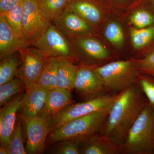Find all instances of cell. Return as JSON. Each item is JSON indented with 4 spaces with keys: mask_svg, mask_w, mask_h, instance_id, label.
Masks as SVG:
<instances>
[{
    "mask_svg": "<svg viewBox=\"0 0 154 154\" xmlns=\"http://www.w3.org/2000/svg\"><path fill=\"white\" fill-rule=\"evenodd\" d=\"M112 1L116 3H122L126 2L128 0H112Z\"/></svg>",
    "mask_w": 154,
    "mask_h": 154,
    "instance_id": "obj_34",
    "label": "cell"
},
{
    "mask_svg": "<svg viewBox=\"0 0 154 154\" xmlns=\"http://www.w3.org/2000/svg\"><path fill=\"white\" fill-rule=\"evenodd\" d=\"M104 35L107 40L116 47L122 48L124 45V31L121 25L117 22L108 23L104 30Z\"/></svg>",
    "mask_w": 154,
    "mask_h": 154,
    "instance_id": "obj_27",
    "label": "cell"
},
{
    "mask_svg": "<svg viewBox=\"0 0 154 154\" xmlns=\"http://www.w3.org/2000/svg\"><path fill=\"white\" fill-rule=\"evenodd\" d=\"M25 90L26 93L18 115L22 119L39 115L45 105L48 92L36 83L26 88Z\"/></svg>",
    "mask_w": 154,
    "mask_h": 154,
    "instance_id": "obj_14",
    "label": "cell"
},
{
    "mask_svg": "<svg viewBox=\"0 0 154 154\" xmlns=\"http://www.w3.org/2000/svg\"><path fill=\"white\" fill-rule=\"evenodd\" d=\"M129 20L135 28H146L154 24V15L145 9H138L133 13Z\"/></svg>",
    "mask_w": 154,
    "mask_h": 154,
    "instance_id": "obj_28",
    "label": "cell"
},
{
    "mask_svg": "<svg viewBox=\"0 0 154 154\" xmlns=\"http://www.w3.org/2000/svg\"><path fill=\"white\" fill-rule=\"evenodd\" d=\"M24 95L22 92L17 94L0 110V140L1 145L8 144L17 123V113L22 106Z\"/></svg>",
    "mask_w": 154,
    "mask_h": 154,
    "instance_id": "obj_12",
    "label": "cell"
},
{
    "mask_svg": "<svg viewBox=\"0 0 154 154\" xmlns=\"http://www.w3.org/2000/svg\"><path fill=\"white\" fill-rule=\"evenodd\" d=\"M130 34L135 49H142L154 44V24L143 28H131Z\"/></svg>",
    "mask_w": 154,
    "mask_h": 154,
    "instance_id": "obj_21",
    "label": "cell"
},
{
    "mask_svg": "<svg viewBox=\"0 0 154 154\" xmlns=\"http://www.w3.org/2000/svg\"><path fill=\"white\" fill-rule=\"evenodd\" d=\"M93 34L67 36L75 60L80 64L99 66V62L110 57L109 51Z\"/></svg>",
    "mask_w": 154,
    "mask_h": 154,
    "instance_id": "obj_5",
    "label": "cell"
},
{
    "mask_svg": "<svg viewBox=\"0 0 154 154\" xmlns=\"http://www.w3.org/2000/svg\"><path fill=\"white\" fill-rule=\"evenodd\" d=\"M58 60L56 58H49L36 83L48 91L58 87Z\"/></svg>",
    "mask_w": 154,
    "mask_h": 154,
    "instance_id": "obj_20",
    "label": "cell"
},
{
    "mask_svg": "<svg viewBox=\"0 0 154 154\" xmlns=\"http://www.w3.org/2000/svg\"><path fill=\"white\" fill-rule=\"evenodd\" d=\"M107 94H118L136 83L141 72L134 59L110 62L96 68Z\"/></svg>",
    "mask_w": 154,
    "mask_h": 154,
    "instance_id": "obj_4",
    "label": "cell"
},
{
    "mask_svg": "<svg viewBox=\"0 0 154 154\" xmlns=\"http://www.w3.org/2000/svg\"><path fill=\"white\" fill-rule=\"evenodd\" d=\"M96 68L83 64L79 65L74 89L85 101L107 94Z\"/></svg>",
    "mask_w": 154,
    "mask_h": 154,
    "instance_id": "obj_9",
    "label": "cell"
},
{
    "mask_svg": "<svg viewBox=\"0 0 154 154\" xmlns=\"http://www.w3.org/2000/svg\"><path fill=\"white\" fill-rule=\"evenodd\" d=\"M33 46L39 50L47 59L66 58L75 61L66 36L52 23Z\"/></svg>",
    "mask_w": 154,
    "mask_h": 154,
    "instance_id": "obj_8",
    "label": "cell"
},
{
    "mask_svg": "<svg viewBox=\"0 0 154 154\" xmlns=\"http://www.w3.org/2000/svg\"><path fill=\"white\" fill-rule=\"evenodd\" d=\"M19 63L16 53L2 59L0 64V85L15 78Z\"/></svg>",
    "mask_w": 154,
    "mask_h": 154,
    "instance_id": "obj_24",
    "label": "cell"
},
{
    "mask_svg": "<svg viewBox=\"0 0 154 154\" xmlns=\"http://www.w3.org/2000/svg\"><path fill=\"white\" fill-rule=\"evenodd\" d=\"M24 0H1L0 14L5 13L17 7Z\"/></svg>",
    "mask_w": 154,
    "mask_h": 154,
    "instance_id": "obj_32",
    "label": "cell"
},
{
    "mask_svg": "<svg viewBox=\"0 0 154 154\" xmlns=\"http://www.w3.org/2000/svg\"><path fill=\"white\" fill-rule=\"evenodd\" d=\"M152 1L153 4H154V0H152Z\"/></svg>",
    "mask_w": 154,
    "mask_h": 154,
    "instance_id": "obj_35",
    "label": "cell"
},
{
    "mask_svg": "<svg viewBox=\"0 0 154 154\" xmlns=\"http://www.w3.org/2000/svg\"><path fill=\"white\" fill-rule=\"evenodd\" d=\"M58 87L71 91L74 89L75 81L79 65L75 61L66 58H57Z\"/></svg>",
    "mask_w": 154,
    "mask_h": 154,
    "instance_id": "obj_19",
    "label": "cell"
},
{
    "mask_svg": "<svg viewBox=\"0 0 154 154\" xmlns=\"http://www.w3.org/2000/svg\"><path fill=\"white\" fill-rule=\"evenodd\" d=\"M52 23L66 36L94 34V27L67 7Z\"/></svg>",
    "mask_w": 154,
    "mask_h": 154,
    "instance_id": "obj_13",
    "label": "cell"
},
{
    "mask_svg": "<svg viewBox=\"0 0 154 154\" xmlns=\"http://www.w3.org/2000/svg\"><path fill=\"white\" fill-rule=\"evenodd\" d=\"M23 2L14 8L5 13L0 14V16L4 17L11 29L18 36L22 38Z\"/></svg>",
    "mask_w": 154,
    "mask_h": 154,
    "instance_id": "obj_25",
    "label": "cell"
},
{
    "mask_svg": "<svg viewBox=\"0 0 154 154\" xmlns=\"http://www.w3.org/2000/svg\"><path fill=\"white\" fill-rule=\"evenodd\" d=\"M70 0H40L38 8L43 16L52 22L66 8Z\"/></svg>",
    "mask_w": 154,
    "mask_h": 154,
    "instance_id": "obj_22",
    "label": "cell"
},
{
    "mask_svg": "<svg viewBox=\"0 0 154 154\" xmlns=\"http://www.w3.org/2000/svg\"></svg>",
    "mask_w": 154,
    "mask_h": 154,
    "instance_id": "obj_37",
    "label": "cell"
},
{
    "mask_svg": "<svg viewBox=\"0 0 154 154\" xmlns=\"http://www.w3.org/2000/svg\"><path fill=\"white\" fill-rule=\"evenodd\" d=\"M0 1H1V0H0Z\"/></svg>",
    "mask_w": 154,
    "mask_h": 154,
    "instance_id": "obj_38",
    "label": "cell"
},
{
    "mask_svg": "<svg viewBox=\"0 0 154 154\" xmlns=\"http://www.w3.org/2000/svg\"><path fill=\"white\" fill-rule=\"evenodd\" d=\"M148 100L137 83L119 93L116 98L100 133L120 146Z\"/></svg>",
    "mask_w": 154,
    "mask_h": 154,
    "instance_id": "obj_1",
    "label": "cell"
},
{
    "mask_svg": "<svg viewBox=\"0 0 154 154\" xmlns=\"http://www.w3.org/2000/svg\"><path fill=\"white\" fill-rule=\"evenodd\" d=\"M25 89L23 78H15L13 80L0 85V106L8 104L17 94Z\"/></svg>",
    "mask_w": 154,
    "mask_h": 154,
    "instance_id": "obj_23",
    "label": "cell"
},
{
    "mask_svg": "<svg viewBox=\"0 0 154 154\" xmlns=\"http://www.w3.org/2000/svg\"><path fill=\"white\" fill-rule=\"evenodd\" d=\"M22 119L26 126L27 153H42L46 146L51 119L38 116Z\"/></svg>",
    "mask_w": 154,
    "mask_h": 154,
    "instance_id": "obj_10",
    "label": "cell"
},
{
    "mask_svg": "<svg viewBox=\"0 0 154 154\" xmlns=\"http://www.w3.org/2000/svg\"><path fill=\"white\" fill-rule=\"evenodd\" d=\"M118 94H105L69 105L51 119L49 134L72 119L111 107Z\"/></svg>",
    "mask_w": 154,
    "mask_h": 154,
    "instance_id": "obj_6",
    "label": "cell"
},
{
    "mask_svg": "<svg viewBox=\"0 0 154 154\" xmlns=\"http://www.w3.org/2000/svg\"><path fill=\"white\" fill-rule=\"evenodd\" d=\"M136 83L147 98L149 104L154 109V77L140 73L138 76Z\"/></svg>",
    "mask_w": 154,
    "mask_h": 154,
    "instance_id": "obj_29",
    "label": "cell"
},
{
    "mask_svg": "<svg viewBox=\"0 0 154 154\" xmlns=\"http://www.w3.org/2000/svg\"><path fill=\"white\" fill-rule=\"evenodd\" d=\"M51 23L42 14L36 0H24L22 36L28 47L34 46Z\"/></svg>",
    "mask_w": 154,
    "mask_h": 154,
    "instance_id": "obj_7",
    "label": "cell"
},
{
    "mask_svg": "<svg viewBox=\"0 0 154 154\" xmlns=\"http://www.w3.org/2000/svg\"><path fill=\"white\" fill-rule=\"evenodd\" d=\"M111 107L72 119L62 125L48 134L46 145L50 146L69 140H82L100 133Z\"/></svg>",
    "mask_w": 154,
    "mask_h": 154,
    "instance_id": "obj_2",
    "label": "cell"
},
{
    "mask_svg": "<svg viewBox=\"0 0 154 154\" xmlns=\"http://www.w3.org/2000/svg\"><path fill=\"white\" fill-rule=\"evenodd\" d=\"M134 59L141 73L154 77V49L141 58Z\"/></svg>",
    "mask_w": 154,
    "mask_h": 154,
    "instance_id": "obj_31",
    "label": "cell"
},
{
    "mask_svg": "<svg viewBox=\"0 0 154 154\" xmlns=\"http://www.w3.org/2000/svg\"><path fill=\"white\" fill-rule=\"evenodd\" d=\"M0 154H9L8 149L5 146L1 145L0 147Z\"/></svg>",
    "mask_w": 154,
    "mask_h": 154,
    "instance_id": "obj_33",
    "label": "cell"
},
{
    "mask_svg": "<svg viewBox=\"0 0 154 154\" xmlns=\"http://www.w3.org/2000/svg\"><path fill=\"white\" fill-rule=\"evenodd\" d=\"M7 147L8 149L9 154H27L23 142L22 125L19 120H17Z\"/></svg>",
    "mask_w": 154,
    "mask_h": 154,
    "instance_id": "obj_26",
    "label": "cell"
},
{
    "mask_svg": "<svg viewBox=\"0 0 154 154\" xmlns=\"http://www.w3.org/2000/svg\"><path fill=\"white\" fill-rule=\"evenodd\" d=\"M81 154H121L119 146L101 133L82 140Z\"/></svg>",
    "mask_w": 154,
    "mask_h": 154,
    "instance_id": "obj_17",
    "label": "cell"
},
{
    "mask_svg": "<svg viewBox=\"0 0 154 154\" xmlns=\"http://www.w3.org/2000/svg\"><path fill=\"white\" fill-rule=\"evenodd\" d=\"M83 140V139H82ZM82 140H69L55 143L52 152L56 154H81V143Z\"/></svg>",
    "mask_w": 154,
    "mask_h": 154,
    "instance_id": "obj_30",
    "label": "cell"
},
{
    "mask_svg": "<svg viewBox=\"0 0 154 154\" xmlns=\"http://www.w3.org/2000/svg\"><path fill=\"white\" fill-rule=\"evenodd\" d=\"M36 1H37V2H39L40 0H36Z\"/></svg>",
    "mask_w": 154,
    "mask_h": 154,
    "instance_id": "obj_36",
    "label": "cell"
},
{
    "mask_svg": "<svg viewBox=\"0 0 154 154\" xmlns=\"http://www.w3.org/2000/svg\"><path fill=\"white\" fill-rule=\"evenodd\" d=\"M28 47L23 38L14 32L2 16H0V58L19 52Z\"/></svg>",
    "mask_w": 154,
    "mask_h": 154,
    "instance_id": "obj_16",
    "label": "cell"
},
{
    "mask_svg": "<svg viewBox=\"0 0 154 154\" xmlns=\"http://www.w3.org/2000/svg\"><path fill=\"white\" fill-rule=\"evenodd\" d=\"M74 103L70 91L55 88L48 91L45 105L38 116L51 119L65 108Z\"/></svg>",
    "mask_w": 154,
    "mask_h": 154,
    "instance_id": "obj_15",
    "label": "cell"
},
{
    "mask_svg": "<svg viewBox=\"0 0 154 154\" xmlns=\"http://www.w3.org/2000/svg\"><path fill=\"white\" fill-rule=\"evenodd\" d=\"M67 8L93 27L102 21V10L96 0H70Z\"/></svg>",
    "mask_w": 154,
    "mask_h": 154,
    "instance_id": "obj_18",
    "label": "cell"
},
{
    "mask_svg": "<svg viewBox=\"0 0 154 154\" xmlns=\"http://www.w3.org/2000/svg\"><path fill=\"white\" fill-rule=\"evenodd\" d=\"M22 63V77L25 88L36 83L48 59L38 48L28 46L19 52Z\"/></svg>",
    "mask_w": 154,
    "mask_h": 154,
    "instance_id": "obj_11",
    "label": "cell"
},
{
    "mask_svg": "<svg viewBox=\"0 0 154 154\" xmlns=\"http://www.w3.org/2000/svg\"><path fill=\"white\" fill-rule=\"evenodd\" d=\"M121 154H152L154 109L148 104L141 112L120 146Z\"/></svg>",
    "mask_w": 154,
    "mask_h": 154,
    "instance_id": "obj_3",
    "label": "cell"
}]
</instances>
